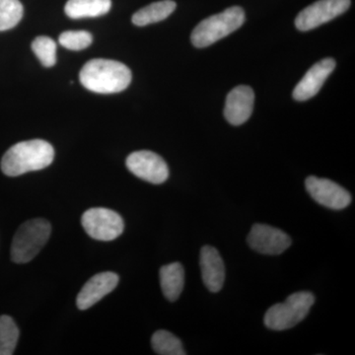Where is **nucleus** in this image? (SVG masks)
I'll list each match as a JSON object with an SVG mask.
<instances>
[{"label": "nucleus", "instance_id": "1", "mask_svg": "<svg viewBox=\"0 0 355 355\" xmlns=\"http://www.w3.org/2000/svg\"><path fill=\"white\" fill-rule=\"evenodd\" d=\"M84 87L99 94H113L125 90L132 83V71L116 60L95 58L86 62L79 74Z\"/></svg>", "mask_w": 355, "mask_h": 355}, {"label": "nucleus", "instance_id": "2", "mask_svg": "<svg viewBox=\"0 0 355 355\" xmlns=\"http://www.w3.org/2000/svg\"><path fill=\"white\" fill-rule=\"evenodd\" d=\"M55 158V149L46 140L33 139L11 146L1 160V170L6 176L17 177L26 173L49 167Z\"/></svg>", "mask_w": 355, "mask_h": 355}, {"label": "nucleus", "instance_id": "3", "mask_svg": "<svg viewBox=\"0 0 355 355\" xmlns=\"http://www.w3.org/2000/svg\"><path fill=\"white\" fill-rule=\"evenodd\" d=\"M244 22L245 12L241 7H230L202 20L191 33V43L196 48H207L239 29Z\"/></svg>", "mask_w": 355, "mask_h": 355}, {"label": "nucleus", "instance_id": "4", "mask_svg": "<svg viewBox=\"0 0 355 355\" xmlns=\"http://www.w3.org/2000/svg\"><path fill=\"white\" fill-rule=\"evenodd\" d=\"M51 226L46 219L25 222L16 231L11 245V259L16 263L31 261L50 239Z\"/></svg>", "mask_w": 355, "mask_h": 355}, {"label": "nucleus", "instance_id": "5", "mask_svg": "<svg viewBox=\"0 0 355 355\" xmlns=\"http://www.w3.org/2000/svg\"><path fill=\"white\" fill-rule=\"evenodd\" d=\"M314 302L315 296L311 292H295L284 302L277 303L266 311L263 323L270 330H288L305 319Z\"/></svg>", "mask_w": 355, "mask_h": 355}, {"label": "nucleus", "instance_id": "6", "mask_svg": "<svg viewBox=\"0 0 355 355\" xmlns=\"http://www.w3.org/2000/svg\"><path fill=\"white\" fill-rule=\"evenodd\" d=\"M85 232L98 241H113L123 234L125 222L118 212L104 207L86 210L81 217Z\"/></svg>", "mask_w": 355, "mask_h": 355}, {"label": "nucleus", "instance_id": "7", "mask_svg": "<svg viewBox=\"0 0 355 355\" xmlns=\"http://www.w3.org/2000/svg\"><path fill=\"white\" fill-rule=\"evenodd\" d=\"M349 6L350 0H318L298 14L296 27L299 31H310L342 15Z\"/></svg>", "mask_w": 355, "mask_h": 355}, {"label": "nucleus", "instance_id": "8", "mask_svg": "<svg viewBox=\"0 0 355 355\" xmlns=\"http://www.w3.org/2000/svg\"><path fill=\"white\" fill-rule=\"evenodd\" d=\"M125 164L135 176L150 184H163L169 177L164 159L153 151H135L128 155Z\"/></svg>", "mask_w": 355, "mask_h": 355}, {"label": "nucleus", "instance_id": "9", "mask_svg": "<svg viewBox=\"0 0 355 355\" xmlns=\"http://www.w3.org/2000/svg\"><path fill=\"white\" fill-rule=\"evenodd\" d=\"M305 186L311 198L328 209L340 210L352 203L349 191L331 180L310 176L306 179Z\"/></svg>", "mask_w": 355, "mask_h": 355}, {"label": "nucleus", "instance_id": "10", "mask_svg": "<svg viewBox=\"0 0 355 355\" xmlns=\"http://www.w3.org/2000/svg\"><path fill=\"white\" fill-rule=\"evenodd\" d=\"M248 244L258 253L277 256L291 246V238L284 231L266 224H254L247 238Z\"/></svg>", "mask_w": 355, "mask_h": 355}, {"label": "nucleus", "instance_id": "11", "mask_svg": "<svg viewBox=\"0 0 355 355\" xmlns=\"http://www.w3.org/2000/svg\"><path fill=\"white\" fill-rule=\"evenodd\" d=\"M120 277L112 272H100L91 277L84 284L76 298V305L79 310H87L97 304L101 299L108 295L118 286Z\"/></svg>", "mask_w": 355, "mask_h": 355}, {"label": "nucleus", "instance_id": "12", "mask_svg": "<svg viewBox=\"0 0 355 355\" xmlns=\"http://www.w3.org/2000/svg\"><path fill=\"white\" fill-rule=\"evenodd\" d=\"M336 69V62L333 58H324L321 62L313 65L293 91V98L296 101H306L314 97L321 90L324 81Z\"/></svg>", "mask_w": 355, "mask_h": 355}, {"label": "nucleus", "instance_id": "13", "mask_svg": "<svg viewBox=\"0 0 355 355\" xmlns=\"http://www.w3.org/2000/svg\"><path fill=\"white\" fill-rule=\"evenodd\" d=\"M254 94L249 86H237L230 91L226 99L224 116L233 125L246 123L253 113Z\"/></svg>", "mask_w": 355, "mask_h": 355}, {"label": "nucleus", "instance_id": "14", "mask_svg": "<svg viewBox=\"0 0 355 355\" xmlns=\"http://www.w3.org/2000/svg\"><path fill=\"white\" fill-rule=\"evenodd\" d=\"M200 263L205 286L214 293L220 291L225 280V266L219 252L214 247H202Z\"/></svg>", "mask_w": 355, "mask_h": 355}, {"label": "nucleus", "instance_id": "15", "mask_svg": "<svg viewBox=\"0 0 355 355\" xmlns=\"http://www.w3.org/2000/svg\"><path fill=\"white\" fill-rule=\"evenodd\" d=\"M160 286L168 300L179 299L184 286V270L180 263H172L160 268Z\"/></svg>", "mask_w": 355, "mask_h": 355}, {"label": "nucleus", "instance_id": "16", "mask_svg": "<svg viewBox=\"0 0 355 355\" xmlns=\"http://www.w3.org/2000/svg\"><path fill=\"white\" fill-rule=\"evenodd\" d=\"M111 7V0H69L64 11L69 18L81 19L105 15Z\"/></svg>", "mask_w": 355, "mask_h": 355}, {"label": "nucleus", "instance_id": "17", "mask_svg": "<svg viewBox=\"0 0 355 355\" xmlns=\"http://www.w3.org/2000/svg\"><path fill=\"white\" fill-rule=\"evenodd\" d=\"M176 7V2L173 0L154 2L133 14L132 23L139 27H144V26L160 22L169 17L174 12Z\"/></svg>", "mask_w": 355, "mask_h": 355}, {"label": "nucleus", "instance_id": "18", "mask_svg": "<svg viewBox=\"0 0 355 355\" xmlns=\"http://www.w3.org/2000/svg\"><path fill=\"white\" fill-rule=\"evenodd\" d=\"M19 340V329L12 318L0 316V355H11Z\"/></svg>", "mask_w": 355, "mask_h": 355}, {"label": "nucleus", "instance_id": "19", "mask_svg": "<svg viewBox=\"0 0 355 355\" xmlns=\"http://www.w3.org/2000/svg\"><path fill=\"white\" fill-rule=\"evenodd\" d=\"M154 352L160 355H184L183 345L176 336L170 331L160 330L154 333L151 338Z\"/></svg>", "mask_w": 355, "mask_h": 355}, {"label": "nucleus", "instance_id": "20", "mask_svg": "<svg viewBox=\"0 0 355 355\" xmlns=\"http://www.w3.org/2000/svg\"><path fill=\"white\" fill-rule=\"evenodd\" d=\"M23 13L24 8L19 0H0V32L15 27Z\"/></svg>", "mask_w": 355, "mask_h": 355}, {"label": "nucleus", "instance_id": "21", "mask_svg": "<svg viewBox=\"0 0 355 355\" xmlns=\"http://www.w3.org/2000/svg\"><path fill=\"white\" fill-rule=\"evenodd\" d=\"M32 51L44 67H51L57 62V44L50 37H37L33 41Z\"/></svg>", "mask_w": 355, "mask_h": 355}, {"label": "nucleus", "instance_id": "22", "mask_svg": "<svg viewBox=\"0 0 355 355\" xmlns=\"http://www.w3.org/2000/svg\"><path fill=\"white\" fill-rule=\"evenodd\" d=\"M93 37L87 31H67L62 33L58 42L70 51H81L92 44Z\"/></svg>", "mask_w": 355, "mask_h": 355}]
</instances>
